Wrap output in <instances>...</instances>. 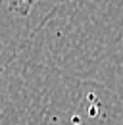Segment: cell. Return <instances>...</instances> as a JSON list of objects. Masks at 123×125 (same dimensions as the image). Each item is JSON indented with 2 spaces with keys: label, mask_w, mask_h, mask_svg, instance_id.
<instances>
[{
  "label": "cell",
  "mask_w": 123,
  "mask_h": 125,
  "mask_svg": "<svg viewBox=\"0 0 123 125\" xmlns=\"http://www.w3.org/2000/svg\"><path fill=\"white\" fill-rule=\"evenodd\" d=\"M35 2L37 0H8V8H10V12L17 17H25L29 16L31 8L35 6Z\"/></svg>",
  "instance_id": "1"
}]
</instances>
